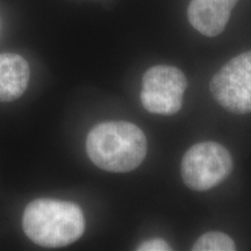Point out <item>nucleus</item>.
Returning a JSON list of instances; mask_svg holds the SVG:
<instances>
[{
    "label": "nucleus",
    "instance_id": "nucleus-4",
    "mask_svg": "<svg viewBox=\"0 0 251 251\" xmlns=\"http://www.w3.org/2000/svg\"><path fill=\"white\" fill-rule=\"evenodd\" d=\"M186 89L183 71L171 65H156L143 75L141 102L152 114L174 115L180 111Z\"/></svg>",
    "mask_w": 251,
    "mask_h": 251
},
{
    "label": "nucleus",
    "instance_id": "nucleus-5",
    "mask_svg": "<svg viewBox=\"0 0 251 251\" xmlns=\"http://www.w3.org/2000/svg\"><path fill=\"white\" fill-rule=\"evenodd\" d=\"M209 89L216 101L228 112L251 113V50L226 63L212 78Z\"/></svg>",
    "mask_w": 251,
    "mask_h": 251
},
{
    "label": "nucleus",
    "instance_id": "nucleus-3",
    "mask_svg": "<svg viewBox=\"0 0 251 251\" xmlns=\"http://www.w3.org/2000/svg\"><path fill=\"white\" fill-rule=\"evenodd\" d=\"M233 170V158L222 144L201 142L191 147L181 159L185 185L193 191H208L221 184Z\"/></svg>",
    "mask_w": 251,
    "mask_h": 251
},
{
    "label": "nucleus",
    "instance_id": "nucleus-6",
    "mask_svg": "<svg viewBox=\"0 0 251 251\" xmlns=\"http://www.w3.org/2000/svg\"><path fill=\"white\" fill-rule=\"evenodd\" d=\"M29 83V65L23 56L0 54V101L20 98Z\"/></svg>",
    "mask_w": 251,
    "mask_h": 251
},
{
    "label": "nucleus",
    "instance_id": "nucleus-9",
    "mask_svg": "<svg viewBox=\"0 0 251 251\" xmlns=\"http://www.w3.org/2000/svg\"><path fill=\"white\" fill-rule=\"evenodd\" d=\"M139 251H169L172 250V248L169 246L162 238H152V240L144 241L136 248Z\"/></svg>",
    "mask_w": 251,
    "mask_h": 251
},
{
    "label": "nucleus",
    "instance_id": "nucleus-8",
    "mask_svg": "<svg viewBox=\"0 0 251 251\" xmlns=\"http://www.w3.org/2000/svg\"><path fill=\"white\" fill-rule=\"evenodd\" d=\"M193 251H234L236 246L233 238L221 231H208L194 242Z\"/></svg>",
    "mask_w": 251,
    "mask_h": 251
},
{
    "label": "nucleus",
    "instance_id": "nucleus-1",
    "mask_svg": "<svg viewBox=\"0 0 251 251\" xmlns=\"http://www.w3.org/2000/svg\"><path fill=\"white\" fill-rule=\"evenodd\" d=\"M148 142L136 125L108 121L97 125L86 139V152L94 165L109 172H129L142 164Z\"/></svg>",
    "mask_w": 251,
    "mask_h": 251
},
{
    "label": "nucleus",
    "instance_id": "nucleus-7",
    "mask_svg": "<svg viewBox=\"0 0 251 251\" xmlns=\"http://www.w3.org/2000/svg\"><path fill=\"white\" fill-rule=\"evenodd\" d=\"M231 9L205 0H192L187 7V19L194 29L208 37L218 36L227 27Z\"/></svg>",
    "mask_w": 251,
    "mask_h": 251
},
{
    "label": "nucleus",
    "instance_id": "nucleus-2",
    "mask_svg": "<svg viewBox=\"0 0 251 251\" xmlns=\"http://www.w3.org/2000/svg\"><path fill=\"white\" fill-rule=\"evenodd\" d=\"M23 228L27 237L41 247H67L84 234L85 219L76 203L36 199L25 209Z\"/></svg>",
    "mask_w": 251,
    "mask_h": 251
},
{
    "label": "nucleus",
    "instance_id": "nucleus-10",
    "mask_svg": "<svg viewBox=\"0 0 251 251\" xmlns=\"http://www.w3.org/2000/svg\"><path fill=\"white\" fill-rule=\"evenodd\" d=\"M205 1L211 2V4H214V5L224 6V7H227L233 11L238 0H205Z\"/></svg>",
    "mask_w": 251,
    "mask_h": 251
}]
</instances>
